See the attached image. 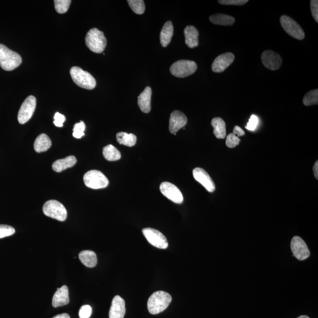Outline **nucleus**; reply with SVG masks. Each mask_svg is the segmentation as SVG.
<instances>
[{"mask_svg": "<svg viewBox=\"0 0 318 318\" xmlns=\"http://www.w3.org/2000/svg\"><path fill=\"white\" fill-rule=\"evenodd\" d=\"M44 214L59 221H64L67 217V211L61 203L55 200H50L43 206Z\"/></svg>", "mask_w": 318, "mask_h": 318, "instance_id": "obj_6", "label": "nucleus"}, {"mask_svg": "<svg viewBox=\"0 0 318 318\" xmlns=\"http://www.w3.org/2000/svg\"><path fill=\"white\" fill-rule=\"evenodd\" d=\"M70 74L74 83L81 88L93 90L96 86V81L92 75L80 67H72Z\"/></svg>", "mask_w": 318, "mask_h": 318, "instance_id": "obj_4", "label": "nucleus"}, {"mask_svg": "<svg viewBox=\"0 0 318 318\" xmlns=\"http://www.w3.org/2000/svg\"><path fill=\"white\" fill-rule=\"evenodd\" d=\"M282 27L291 37L298 40H303L305 37L303 29L293 18L288 16L283 15L280 18Z\"/></svg>", "mask_w": 318, "mask_h": 318, "instance_id": "obj_8", "label": "nucleus"}, {"mask_svg": "<svg viewBox=\"0 0 318 318\" xmlns=\"http://www.w3.org/2000/svg\"><path fill=\"white\" fill-rule=\"evenodd\" d=\"M103 154L104 158L110 162L117 161L120 160L122 156L120 151L112 145L104 147Z\"/></svg>", "mask_w": 318, "mask_h": 318, "instance_id": "obj_28", "label": "nucleus"}, {"mask_svg": "<svg viewBox=\"0 0 318 318\" xmlns=\"http://www.w3.org/2000/svg\"><path fill=\"white\" fill-rule=\"evenodd\" d=\"M313 172L315 178H316L317 180L318 179V162L317 161L314 163V165L313 166Z\"/></svg>", "mask_w": 318, "mask_h": 318, "instance_id": "obj_41", "label": "nucleus"}, {"mask_svg": "<svg viewBox=\"0 0 318 318\" xmlns=\"http://www.w3.org/2000/svg\"><path fill=\"white\" fill-rule=\"evenodd\" d=\"M185 42L187 46L193 48L199 45V32L193 26H187L184 30Z\"/></svg>", "mask_w": 318, "mask_h": 318, "instance_id": "obj_20", "label": "nucleus"}, {"mask_svg": "<svg viewBox=\"0 0 318 318\" xmlns=\"http://www.w3.org/2000/svg\"><path fill=\"white\" fill-rule=\"evenodd\" d=\"M92 313V308L88 305L82 306L79 311L80 318H89Z\"/></svg>", "mask_w": 318, "mask_h": 318, "instance_id": "obj_37", "label": "nucleus"}, {"mask_svg": "<svg viewBox=\"0 0 318 318\" xmlns=\"http://www.w3.org/2000/svg\"><path fill=\"white\" fill-rule=\"evenodd\" d=\"M77 162L76 157L70 156L64 159L57 160L52 164V169L56 172H61L68 168L73 167Z\"/></svg>", "mask_w": 318, "mask_h": 318, "instance_id": "obj_21", "label": "nucleus"}, {"mask_svg": "<svg viewBox=\"0 0 318 318\" xmlns=\"http://www.w3.org/2000/svg\"><path fill=\"white\" fill-rule=\"evenodd\" d=\"M152 91L150 87H147L138 97V105L142 112L149 113L151 110V98Z\"/></svg>", "mask_w": 318, "mask_h": 318, "instance_id": "obj_19", "label": "nucleus"}, {"mask_svg": "<svg viewBox=\"0 0 318 318\" xmlns=\"http://www.w3.org/2000/svg\"><path fill=\"white\" fill-rule=\"evenodd\" d=\"M52 145L51 140L47 134H41L36 139L34 142V149L36 152H46Z\"/></svg>", "mask_w": 318, "mask_h": 318, "instance_id": "obj_23", "label": "nucleus"}, {"mask_svg": "<svg viewBox=\"0 0 318 318\" xmlns=\"http://www.w3.org/2000/svg\"><path fill=\"white\" fill-rule=\"evenodd\" d=\"M209 20L213 24L223 26H231L235 21V18L231 16L222 14L211 15Z\"/></svg>", "mask_w": 318, "mask_h": 318, "instance_id": "obj_26", "label": "nucleus"}, {"mask_svg": "<svg viewBox=\"0 0 318 318\" xmlns=\"http://www.w3.org/2000/svg\"><path fill=\"white\" fill-rule=\"evenodd\" d=\"M85 185L88 188L99 189L106 188L109 181L104 174L97 170H90L85 174L83 178Z\"/></svg>", "mask_w": 318, "mask_h": 318, "instance_id": "obj_5", "label": "nucleus"}, {"mask_svg": "<svg viewBox=\"0 0 318 318\" xmlns=\"http://www.w3.org/2000/svg\"><path fill=\"white\" fill-rule=\"evenodd\" d=\"M69 292L66 285L58 288L52 298V306L55 308L65 306L69 303Z\"/></svg>", "mask_w": 318, "mask_h": 318, "instance_id": "obj_18", "label": "nucleus"}, {"mask_svg": "<svg viewBox=\"0 0 318 318\" xmlns=\"http://www.w3.org/2000/svg\"><path fill=\"white\" fill-rule=\"evenodd\" d=\"M54 118V124L55 126L58 127H62L63 126V124L65 122V120H66L63 114L57 112L55 114Z\"/></svg>", "mask_w": 318, "mask_h": 318, "instance_id": "obj_39", "label": "nucleus"}, {"mask_svg": "<svg viewBox=\"0 0 318 318\" xmlns=\"http://www.w3.org/2000/svg\"><path fill=\"white\" fill-rule=\"evenodd\" d=\"M86 44L91 51L101 54L106 47L107 40L103 32L97 28H93L87 34Z\"/></svg>", "mask_w": 318, "mask_h": 318, "instance_id": "obj_3", "label": "nucleus"}, {"mask_svg": "<svg viewBox=\"0 0 318 318\" xmlns=\"http://www.w3.org/2000/svg\"><path fill=\"white\" fill-rule=\"evenodd\" d=\"M310 7L311 14L315 19V21L318 23V1L317 0H312L310 2Z\"/></svg>", "mask_w": 318, "mask_h": 318, "instance_id": "obj_38", "label": "nucleus"}, {"mask_svg": "<svg viewBox=\"0 0 318 318\" xmlns=\"http://www.w3.org/2000/svg\"><path fill=\"white\" fill-rule=\"evenodd\" d=\"M259 119L257 116L252 115L250 119L249 120L247 126H246V129L249 131H254L258 125Z\"/></svg>", "mask_w": 318, "mask_h": 318, "instance_id": "obj_36", "label": "nucleus"}, {"mask_svg": "<svg viewBox=\"0 0 318 318\" xmlns=\"http://www.w3.org/2000/svg\"><path fill=\"white\" fill-rule=\"evenodd\" d=\"M52 318H70L69 315L67 313H64L61 314L57 315V316H55Z\"/></svg>", "mask_w": 318, "mask_h": 318, "instance_id": "obj_42", "label": "nucleus"}, {"mask_svg": "<svg viewBox=\"0 0 318 318\" xmlns=\"http://www.w3.org/2000/svg\"><path fill=\"white\" fill-rule=\"evenodd\" d=\"M214 127V134L216 138L224 139L226 136V124L224 120L220 117H215L211 122Z\"/></svg>", "mask_w": 318, "mask_h": 318, "instance_id": "obj_24", "label": "nucleus"}, {"mask_svg": "<svg viewBox=\"0 0 318 318\" xmlns=\"http://www.w3.org/2000/svg\"><path fill=\"white\" fill-rule=\"evenodd\" d=\"M303 104L306 106L318 104V90H314L307 93L303 98Z\"/></svg>", "mask_w": 318, "mask_h": 318, "instance_id": "obj_30", "label": "nucleus"}, {"mask_svg": "<svg viewBox=\"0 0 318 318\" xmlns=\"http://www.w3.org/2000/svg\"><path fill=\"white\" fill-rule=\"evenodd\" d=\"M116 138L118 143L128 147H133L137 142V137L132 133L120 132L117 134Z\"/></svg>", "mask_w": 318, "mask_h": 318, "instance_id": "obj_27", "label": "nucleus"}, {"mask_svg": "<svg viewBox=\"0 0 318 318\" xmlns=\"http://www.w3.org/2000/svg\"><path fill=\"white\" fill-rule=\"evenodd\" d=\"M297 318H310L307 316H300L298 317Z\"/></svg>", "mask_w": 318, "mask_h": 318, "instance_id": "obj_43", "label": "nucleus"}, {"mask_svg": "<svg viewBox=\"0 0 318 318\" xmlns=\"http://www.w3.org/2000/svg\"><path fill=\"white\" fill-rule=\"evenodd\" d=\"M233 133L235 134V135L238 137L241 136H243L244 135H245L244 131L242 130L241 128L240 127H239L238 126H235L234 130H233Z\"/></svg>", "mask_w": 318, "mask_h": 318, "instance_id": "obj_40", "label": "nucleus"}, {"mask_svg": "<svg viewBox=\"0 0 318 318\" xmlns=\"http://www.w3.org/2000/svg\"><path fill=\"white\" fill-rule=\"evenodd\" d=\"M173 35V26L171 21H168L164 25L160 35V43L163 47L170 44Z\"/></svg>", "mask_w": 318, "mask_h": 318, "instance_id": "obj_22", "label": "nucleus"}, {"mask_svg": "<svg viewBox=\"0 0 318 318\" xmlns=\"http://www.w3.org/2000/svg\"><path fill=\"white\" fill-rule=\"evenodd\" d=\"M85 130H86V124L83 121L75 124L73 128V137L76 139H81L84 136Z\"/></svg>", "mask_w": 318, "mask_h": 318, "instance_id": "obj_32", "label": "nucleus"}, {"mask_svg": "<svg viewBox=\"0 0 318 318\" xmlns=\"http://www.w3.org/2000/svg\"><path fill=\"white\" fill-rule=\"evenodd\" d=\"M261 60L265 67L272 71L278 70L283 63V60L280 55L277 52L271 50L262 52Z\"/></svg>", "mask_w": 318, "mask_h": 318, "instance_id": "obj_13", "label": "nucleus"}, {"mask_svg": "<svg viewBox=\"0 0 318 318\" xmlns=\"http://www.w3.org/2000/svg\"><path fill=\"white\" fill-rule=\"evenodd\" d=\"M127 2L135 14L142 15L145 12V4L143 0H128Z\"/></svg>", "mask_w": 318, "mask_h": 318, "instance_id": "obj_29", "label": "nucleus"}, {"mask_svg": "<svg viewBox=\"0 0 318 318\" xmlns=\"http://www.w3.org/2000/svg\"><path fill=\"white\" fill-rule=\"evenodd\" d=\"M37 104V100L33 96L26 98L21 105L18 114V120L19 123L24 124L31 119L34 113Z\"/></svg>", "mask_w": 318, "mask_h": 318, "instance_id": "obj_10", "label": "nucleus"}, {"mask_svg": "<svg viewBox=\"0 0 318 318\" xmlns=\"http://www.w3.org/2000/svg\"><path fill=\"white\" fill-rule=\"evenodd\" d=\"M143 234L151 245L159 249L168 247V242L165 235L156 229L147 228L143 229Z\"/></svg>", "mask_w": 318, "mask_h": 318, "instance_id": "obj_9", "label": "nucleus"}, {"mask_svg": "<svg viewBox=\"0 0 318 318\" xmlns=\"http://www.w3.org/2000/svg\"><path fill=\"white\" fill-rule=\"evenodd\" d=\"M291 249L294 257L298 260L303 261L310 257L309 249L306 242L299 237H294L292 239Z\"/></svg>", "mask_w": 318, "mask_h": 318, "instance_id": "obj_11", "label": "nucleus"}, {"mask_svg": "<svg viewBox=\"0 0 318 318\" xmlns=\"http://www.w3.org/2000/svg\"><path fill=\"white\" fill-rule=\"evenodd\" d=\"M187 123H188V119L184 113L179 110L173 111L169 120L170 132L176 135V133L180 129L184 127Z\"/></svg>", "mask_w": 318, "mask_h": 318, "instance_id": "obj_15", "label": "nucleus"}, {"mask_svg": "<svg viewBox=\"0 0 318 318\" xmlns=\"http://www.w3.org/2000/svg\"><path fill=\"white\" fill-rule=\"evenodd\" d=\"M172 300L171 295L165 291L155 292L151 295L147 302L149 313L156 315L163 312L168 307Z\"/></svg>", "mask_w": 318, "mask_h": 318, "instance_id": "obj_1", "label": "nucleus"}, {"mask_svg": "<svg viewBox=\"0 0 318 318\" xmlns=\"http://www.w3.org/2000/svg\"><path fill=\"white\" fill-rule=\"evenodd\" d=\"M241 142L240 139L234 133H230L226 137V145L229 148H234Z\"/></svg>", "mask_w": 318, "mask_h": 318, "instance_id": "obj_33", "label": "nucleus"}, {"mask_svg": "<svg viewBox=\"0 0 318 318\" xmlns=\"http://www.w3.org/2000/svg\"><path fill=\"white\" fill-rule=\"evenodd\" d=\"M160 190L162 194L170 201L178 204H180L183 201V196L181 192L172 183L165 182L160 186Z\"/></svg>", "mask_w": 318, "mask_h": 318, "instance_id": "obj_12", "label": "nucleus"}, {"mask_svg": "<svg viewBox=\"0 0 318 318\" xmlns=\"http://www.w3.org/2000/svg\"><path fill=\"white\" fill-rule=\"evenodd\" d=\"M234 60V55L231 52H226L219 55L213 62L212 70L216 73H222L231 65Z\"/></svg>", "mask_w": 318, "mask_h": 318, "instance_id": "obj_14", "label": "nucleus"}, {"mask_svg": "<svg viewBox=\"0 0 318 318\" xmlns=\"http://www.w3.org/2000/svg\"><path fill=\"white\" fill-rule=\"evenodd\" d=\"M193 175L196 181L201 183L209 192H214L215 183L204 169L200 168H195L193 170Z\"/></svg>", "mask_w": 318, "mask_h": 318, "instance_id": "obj_16", "label": "nucleus"}, {"mask_svg": "<svg viewBox=\"0 0 318 318\" xmlns=\"http://www.w3.org/2000/svg\"><path fill=\"white\" fill-rule=\"evenodd\" d=\"M198 68L195 61L179 60L175 62L170 68V71L174 76L185 78L194 74Z\"/></svg>", "mask_w": 318, "mask_h": 318, "instance_id": "obj_7", "label": "nucleus"}, {"mask_svg": "<svg viewBox=\"0 0 318 318\" xmlns=\"http://www.w3.org/2000/svg\"><path fill=\"white\" fill-rule=\"evenodd\" d=\"M126 314V304L123 298L116 295L111 303L109 311L110 318H124Z\"/></svg>", "mask_w": 318, "mask_h": 318, "instance_id": "obj_17", "label": "nucleus"}, {"mask_svg": "<svg viewBox=\"0 0 318 318\" xmlns=\"http://www.w3.org/2000/svg\"><path fill=\"white\" fill-rule=\"evenodd\" d=\"M15 232V229L11 226L0 225V239L9 237Z\"/></svg>", "mask_w": 318, "mask_h": 318, "instance_id": "obj_34", "label": "nucleus"}, {"mask_svg": "<svg viewBox=\"0 0 318 318\" xmlns=\"http://www.w3.org/2000/svg\"><path fill=\"white\" fill-rule=\"evenodd\" d=\"M79 259L82 263L88 268H93L97 264V255L92 251H81L79 254Z\"/></svg>", "mask_w": 318, "mask_h": 318, "instance_id": "obj_25", "label": "nucleus"}, {"mask_svg": "<svg viewBox=\"0 0 318 318\" xmlns=\"http://www.w3.org/2000/svg\"><path fill=\"white\" fill-rule=\"evenodd\" d=\"M218 2L225 5H243L248 2V0H219Z\"/></svg>", "mask_w": 318, "mask_h": 318, "instance_id": "obj_35", "label": "nucleus"}, {"mask_svg": "<svg viewBox=\"0 0 318 318\" xmlns=\"http://www.w3.org/2000/svg\"><path fill=\"white\" fill-rule=\"evenodd\" d=\"M22 63L20 55L0 44V66L5 71H12Z\"/></svg>", "mask_w": 318, "mask_h": 318, "instance_id": "obj_2", "label": "nucleus"}, {"mask_svg": "<svg viewBox=\"0 0 318 318\" xmlns=\"http://www.w3.org/2000/svg\"><path fill=\"white\" fill-rule=\"evenodd\" d=\"M71 0H55L54 4L55 10L59 14H63L66 13L71 5Z\"/></svg>", "mask_w": 318, "mask_h": 318, "instance_id": "obj_31", "label": "nucleus"}]
</instances>
